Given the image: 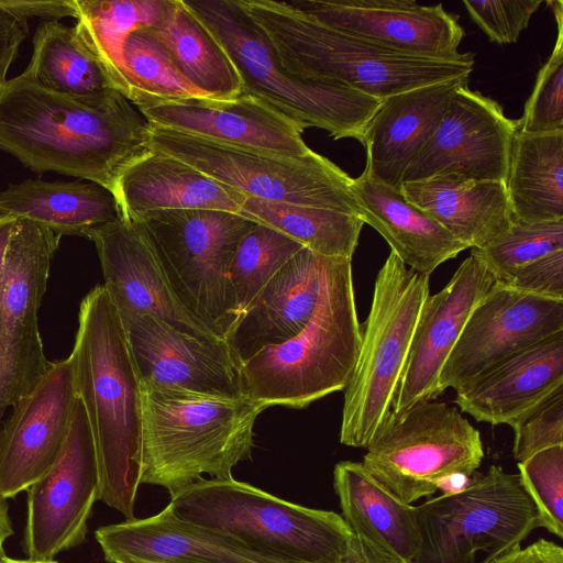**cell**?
<instances>
[{"label": "cell", "mask_w": 563, "mask_h": 563, "mask_svg": "<svg viewBox=\"0 0 563 563\" xmlns=\"http://www.w3.org/2000/svg\"><path fill=\"white\" fill-rule=\"evenodd\" d=\"M62 236L18 219L0 283V427L5 410L30 393L49 367L37 311Z\"/></svg>", "instance_id": "4fadbf2b"}, {"label": "cell", "mask_w": 563, "mask_h": 563, "mask_svg": "<svg viewBox=\"0 0 563 563\" xmlns=\"http://www.w3.org/2000/svg\"><path fill=\"white\" fill-rule=\"evenodd\" d=\"M121 217L177 209H212L241 214L245 196L162 152L150 150L119 175L112 191Z\"/></svg>", "instance_id": "83f0119b"}, {"label": "cell", "mask_w": 563, "mask_h": 563, "mask_svg": "<svg viewBox=\"0 0 563 563\" xmlns=\"http://www.w3.org/2000/svg\"><path fill=\"white\" fill-rule=\"evenodd\" d=\"M541 3V0L463 1L471 19L497 44L516 43Z\"/></svg>", "instance_id": "7bdbcfd3"}, {"label": "cell", "mask_w": 563, "mask_h": 563, "mask_svg": "<svg viewBox=\"0 0 563 563\" xmlns=\"http://www.w3.org/2000/svg\"><path fill=\"white\" fill-rule=\"evenodd\" d=\"M142 386L243 396L240 363L224 340H201L142 316L122 323Z\"/></svg>", "instance_id": "ffe728a7"}, {"label": "cell", "mask_w": 563, "mask_h": 563, "mask_svg": "<svg viewBox=\"0 0 563 563\" xmlns=\"http://www.w3.org/2000/svg\"><path fill=\"white\" fill-rule=\"evenodd\" d=\"M489 563H563L561 545L539 539L527 548L517 544Z\"/></svg>", "instance_id": "7dc6e473"}, {"label": "cell", "mask_w": 563, "mask_h": 563, "mask_svg": "<svg viewBox=\"0 0 563 563\" xmlns=\"http://www.w3.org/2000/svg\"><path fill=\"white\" fill-rule=\"evenodd\" d=\"M69 358L95 441L98 500L134 519L142 474L143 391L124 327L103 285L80 303Z\"/></svg>", "instance_id": "7a4b0ae2"}, {"label": "cell", "mask_w": 563, "mask_h": 563, "mask_svg": "<svg viewBox=\"0 0 563 563\" xmlns=\"http://www.w3.org/2000/svg\"><path fill=\"white\" fill-rule=\"evenodd\" d=\"M479 431L456 408L435 400L390 410L366 446L362 465L410 505L453 477H470L484 459Z\"/></svg>", "instance_id": "30bf717a"}, {"label": "cell", "mask_w": 563, "mask_h": 563, "mask_svg": "<svg viewBox=\"0 0 563 563\" xmlns=\"http://www.w3.org/2000/svg\"><path fill=\"white\" fill-rule=\"evenodd\" d=\"M0 563H59V562H57L55 560L12 559V558L4 555L0 560Z\"/></svg>", "instance_id": "f907efd6"}, {"label": "cell", "mask_w": 563, "mask_h": 563, "mask_svg": "<svg viewBox=\"0 0 563 563\" xmlns=\"http://www.w3.org/2000/svg\"><path fill=\"white\" fill-rule=\"evenodd\" d=\"M328 260L302 247L254 297L224 339L240 365L261 350L290 340L308 323Z\"/></svg>", "instance_id": "cb8c5ba5"}, {"label": "cell", "mask_w": 563, "mask_h": 563, "mask_svg": "<svg viewBox=\"0 0 563 563\" xmlns=\"http://www.w3.org/2000/svg\"><path fill=\"white\" fill-rule=\"evenodd\" d=\"M184 2L220 42L242 80L243 91L266 101L303 129L325 130L334 140L362 141L384 100L329 78L288 71L238 0Z\"/></svg>", "instance_id": "52a82bcc"}, {"label": "cell", "mask_w": 563, "mask_h": 563, "mask_svg": "<svg viewBox=\"0 0 563 563\" xmlns=\"http://www.w3.org/2000/svg\"><path fill=\"white\" fill-rule=\"evenodd\" d=\"M167 0H73L75 30L104 68L114 88L128 99L130 90L122 71V48L128 36L154 25Z\"/></svg>", "instance_id": "e575fe53"}, {"label": "cell", "mask_w": 563, "mask_h": 563, "mask_svg": "<svg viewBox=\"0 0 563 563\" xmlns=\"http://www.w3.org/2000/svg\"><path fill=\"white\" fill-rule=\"evenodd\" d=\"M173 514L247 548L301 563H365L343 517L250 484L201 478L172 497Z\"/></svg>", "instance_id": "8992f818"}, {"label": "cell", "mask_w": 563, "mask_h": 563, "mask_svg": "<svg viewBox=\"0 0 563 563\" xmlns=\"http://www.w3.org/2000/svg\"><path fill=\"white\" fill-rule=\"evenodd\" d=\"M430 276L408 268L389 253L379 268L371 308L361 324L357 360L346 387L340 442L368 445L391 410L422 305L430 294Z\"/></svg>", "instance_id": "ba28073f"}, {"label": "cell", "mask_w": 563, "mask_h": 563, "mask_svg": "<svg viewBox=\"0 0 563 563\" xmlns=\"http://www.w3.org/2000/svg\"><path fill=\"white\" fill-rule=\"evenodd\" d=\"M333 487L365 563L411 561L418 548L413 506L390 494L358 462H339Z\"/></svg>", "instance_id": "4316f807"}, {"label": "cell", "mask_w": 563, "mask_h": 563, "mask_svg": "<svg viewBox=\"0 0 563 563\" xmlns=\"http://www.w3.org/2000/svg\"><path fill=\"white\" fill-rule=\"evenodd\" d=\"M122 71L129 100L140 106L190 98H207L178 71L166 48L153 32H132L122 48Z\"/></svg>", "instance_id": "74e56055"}, {"label": "cell", "mask_w": 563, "mask_h": 563, "mask_svg": "<svg viewBox=\"0 0 563 563\" xmlns=\"http://www.w3.org/2000/svg\"><path fill=\"white\" fill-rule=\"evenodd\" d=\"M238 1L288 71L329 78L377 99L470 77L474 68L472 52L454 58L411 55L324 25L288 1Z\"/></svg>", "instance_id": "3957f363"}, {"label": "cell", "mask_w": 563, "mask_h": 563, "mask_svg": "<svg viewBox=\"0 0 563 563\" xmlns=\"http://www.w3.org/2000/svg\"><path fill=\"white\" fill-rule=\"evenodd\" d=\"M460 85L435 132L412 159L404 180L454 175L506 183L519 120L494 99Z\"/></svg>", "instance_id": "2e32d148"}, {"label": "cell", "mask_w": 563, "mask_h": 563, "mask_svg": "<svg viewBox=\"0 0 563 563\" xmlns=\"http://www.w3.org/2000/svg\"><path fill=\"white\" fill-rule=\"evenodd\" d=\"M521 485L538 511L539 528L563 538V445L517 464Z\"/></svg>", "instance_id": "60d3db41"}, {"label": "cell", "mask_w": 563, "mask_h": 563, "mask_svg": "<svg viewBox=\"0 0 563 563\" xmlns=\"http://www.w3.org/2000/svg\"><path fill=\"white\" fill-rule=\"evenodd\" d=\"M85 238L96 246L103 286L122 323L150 316L197 339L223 340L185 309L133 221L121 217L89 230Z\"/></svg>", "instance_id": "ac0fdd59"}, {"label": "cell", "mask_w": 563, "mask_h": 563, "mask_svg": "<svg viewBox=\"0 0 563 563\" xmlns=\"http://www.w3.org/2000/svg\"><path fill=\"white\" fill-rule=\"evenodd\" d=\"M288 3L318 22L411 55L454 58L464 30L442 3L411 0H295Z\"/></svg>", "instance_id": "d6986e66"}, {"label": "cell", "mask_w": 563, "mask_h": 563, "mask_svg": "<svg viewBox=\"0 0 563 563\" xmlns=\"http://www.w3.org/2000/svg\"><path fill=\"white\" fill-rule=\"evenodd\" d=\"M351 189L364 224L374 228L408 268L430 276L442 263L467 250L400 189L365 170L353 178Z\"/></svg>", "instance_id": "f1b7e54d"}, {"label": "cell", "mask_w": 563, "mask_h": 563, "mask_svg": "<svg viewBox=\"0 0 563 563\" xmlns=\"http://www.w3.org/2000/svg\"><path fill=\"white\" fill-rule=\"evenodd\" d=\"M95 537L109 563H301L184 521L168 505L145 519L101 527Z\"/></svg>", "instance_id": "603a6c76"}, {"label": "cell", "mask_w": 563, "mask_h": 563, "mask_svg": "<svg viewBox=\"0 0 563 563\" xmlns=\"http://www.w3.org/2000/svg\"><path fill=\"white\" fill-rule=\"evenodd\" d=\"M18 219L0 214V283L3 276L8 247Z\"/></svg>", "instance_id": "c3c4849f"}, {"label": "cell", "mask_w": 563, "mask_h": 563, "mask_svg": "<svg viewBox=\"0 0 563 563\" xmlns=\"http://www.w3.org/2000/svg\"><path fill=\"white\" fill-rule=\"evenodd\" d=\"M563 249V219L526 222L514 219L504 233L479 249H472L496 282L506 283L514 273L541 256Z\"/></svg>", "instance_id": "f35d334b"}, {"label": "cell", "mask_w": 563, "mask_h": 563, "mask_svg": "<svg viewBox=\"0 0 563 563\" xmlns=\"http://www.w3.org/2000/svg\"><path fill=\"white\" fill-rule=\"evenodd\" d=\"M563 385V331H559L455 389L454 404L478 422L510 424Z\"/></svg>", "instance_id": "484cf974"}, {"label": "cell", "mask_w": 563, "mask_h": 563, "mask_svg": "<svg viewBox=\"0 0 563 563\" xmlns=\"http://www.w3.org/2000/svg\"><path fill=\"white\" fill-rule=\"evenodd\" d=\"M148 145L246 197L358 216L351 189L353 178L313 151L302 157H290L152 124Z\"/></svg>", "instance_id": "7c38bea8"}, {"label": "cell", "mask_w": 563, "mask_h": 563, "mask_svg": "<svg viewBox=\"0 0 563 563\" xmlns=\"http://www.w3.org/2000/svg\"><path fill=\"white\" fill-rule=\"evenodd\" d=\"M512 454L523 462L545 449L563 445V385L523 411L509 424Z\"/></svg>", "instance_id": "b9f144b4"}, {"label": "cell", "mask_w": 563, "mask_h": 563, "mask_svg": "<svg viewBox=\"0 0 563 563\" xmlns=\"http://www.w3.org/2000/svg\"><path fill=\"white\" fill-rule=\"evenodd\" d=\"M141 484L165 487L170 497L208 474L233 478L252 454L254 423L267 405L247 397L224 398L142 386Z\"/></svg>", "instance_id": "277c9868"}, {"label": "cell", "mask_w": 563, "mask_h": 563, "mask_svg": "<svg viewBox=\"0 0 563 563\" xmlns=\"http://www.w3.org/2000/svg\"><path fill=\"white\" fill-rule=\"evenodd\" d=\"M399 189L471 250L484 246L514 221L504 181L445 175L402 181Z\"/></svg>", "instance_id": "f546056e"}, {"label": "cell", "mask_w": 563, "mask_h": 563, "mask_svg": "<svg viewBox=\"0 0 563 563\" xmlns=\"http://www.w3.org/2000/svg\"><path fill=\"white\" fill-rule=\"evenodd\" d=\"M137 109L152 125L218 143L290 157L312 152L302 139L301 125L245 91L228 99L190 98Z\"/></svg>", "instance_id": "7402d4cb"}, {"label": "cell", "mask_w": 563, "mask_h": 563, "mask_svg": "<svg viewBox=\"0 0 563 563\" xmlns=\"http://www.w3.org/2000/svg\"><path fill=\"white\" fill-rule=\"evenodd\" d=\"M77 394L69 356L51 362L0 427V495L12 498L44 476L66 443Z\"/></svg>", "instance_id": "e0dca14e"}, {"label": "cell", "mask_w": 563, "mask_h": 563, "mask_svg": "<svg viewBox=\"0 0 563 563\" xmlns=\"http://www.w3.org/2000/svg\"><path fill=\"white\" fill-rule=\"evenodd\" d=\"M361 342L352 260L329 257L314 312L290 340L267 346L240 366L243 396L297 409L343 390Z\"/></svg>", "instance_id": "5b68a950"}, {"label": "cell", "mask_w": 563, "mask_h": 563, "mask_svg": "<svg viewBox=\"0 0 563 563\" xmlns=\"http://www.w3.org/2000/svg\"><path fill=\"white\" fill-rule=\"evenodd\" d=\"M495 278L474 255L465 258L449 283L426 298L412 336L407 362L395 391L393 411L443 394L441 371L456 344L466 320L490 289Z\"/></svg>", "instance_id": "44dd1931"}, {"label": "cell", "mask_w": 563, "mask_h": 563, "mask_svg": "<svg viewBox=\"0 0 563 563\" xmlns=\"http://www.w3.org/2000/svg\"><path fill=\"white\" fill-rule=\"evenodd\" d=\"M418 548L409 563H489L539 528L518 474L492 465L470 485L413 507Z\"/></svg>", "instance_id": "9c48e42d"}, {"label": "cell", "mask_w": 563, "mask_h": 563, "mask_svg": "<svg viewBox=\"0 0 563 563\" xmlns=\"http://www.w3.org/2000/svg\"><path fill=\"white\" fill-rule=\"evenodd\" d=\"M547 3L554 13L558 37L550 57L538 73L519 120V130L527 133L563 130V2Z\"/></svg>", "instance_id": "ab89813d"}, {"label": "cell", "mask_w": 563, "mask_h": 563, "mask_svg": "<svg viewBox=\"0 0 563 563\" xmlns=\"http://www.w3.org/2000/svg\"><path fill=\"white\" fill-rule=\"evenodd\" d=\"M302 247L257 222L242 236L228 274V312L233 325L275 273Z\"/></svg>", "instance_id": "8d00e7d4"}, {"label": "cell", "mask_w": 563, "mask_h": 563, "mask_svg": "<svg viewBox=\"0 0 563 563\" xmlns=\"http://www.w3.org/2000/svg\"><path fill=\"white\" fill-rule=\"evenodd\" d=\"M150 130L118 90L76 98L21 73L0 91V151L35 173L73 176L111 192L121 172L151 150Z\"/></svg>", "instance_id": "6da1fadb"}, {"label": "cell", "mask_w": 563, "mask_h": 563, "mask_svg": "<svg viewBox=\"0 0 563 563\" xmlns=\"http://www.w3.org/2000/svg\"><path fill=\"white\" fill-rule=\"evenodd\" d=\"M13 534L7 499L0 495V560L5 555L4 543Z\"/></svg>", "instance_id": "681fc988"}, {"label": "cell", "mask_w": 563, "mask_h": 563, "mask_svg": "<svg viewBox=\"0 0 563 563\" xmlns=\"http://www.w3.org/2000/svg\"><path fill=\"white\" fill-rule=\"evenodd\" d=\"M0 7L25 20L40 18L44 21H59L65 16L76 18L73 0H0Z\"/></svg>", "instance_id": "bcb514c9"}, {"label": "cell", "mask_w": 563, "mask_h": 563, "mask_svg": "<svg viewBox=\"0 0 563 563\" xmlns=\"http://www.w3.org/2000/svg\"><path fill=\"white\" fill-rule=\"evenodd\" d=\"M467 80L454 78L384 99L361 141L366 152L364 170L399 189L410 163L439 126L455 89Z\"/></svg>", "instance_id": "d4e9b609"}, {"label": "cell", "mask_w": 563, "mask_h": 563, "mask_svg": "<svg viewBox=\"0 0 563 563\" xmlns=\"http://www.w3.org/2000/svg\"><path fill=\"white\" fill-rule=\"evenodd\" d=\"M506 189L514 219H563V130L515 134Z\"/></svg>", "instance_id": "d6a6232c"}, {"label": "cell", "mask_w": 563, "mask_h": 563, "mask_svg": "<svg viewBox=\"0 0 563 563\" xmlns=\"http://www.w3.org/2000/svg\"><path fill=\"white\" fill-rule=\"evenodd\" d=\"M241 214L325 257L352 260L364 225L357 214L246 196L241 205Z\"/></svg>", "instance_id": "d590c367"}, {"label": "cell", "mask_w": 563, "mask_h": 563, "mask_svg": "<svg viewBox=\"0 0 563 563\" xmlns=\"http://www.w3.org/2000/svg\"><path fill=\"white\" fill-rule=\"evenodd\" d=\"M99 487L95 441L85 408L77 398L59 457L27 489L24 550L29 559L54 560L59 552L84 542Z\"/></svg>", "instance_id": "5bb4252c"}, {"label": "cell", "mask_w": 563, "mask_h": 563, "mask_svg": "<svg viewBox=\"0 0 563 563\" xmlns=\"http://www.w3.org/2000/svg\"><path fill=\"white\" fill-rule=\"evenodd\" d=\"M505 284L531 295L563 300V249L521 266Z\"/></svg>", "instance_id": "ee69618b"}, {"label": "cell", "mask_w": 563, "mask_h": 563, "mask_svg": "<svg viewBox=\"0 0 563 563\" xmlns=\"http://www.w3.org/2000/svg\"><path fill=\"white\" fill-rule=\"evenodd\" d=\"M23 73L48 90L76 98H93L117 90L75 27L59 21L38 24L32 56Z\"/></svg>", "instance_id": "836d02e7"}, {"label": "cell", "mask_w": 563, "mask_h": 563, "mask_svg": "<svg viewBox=\"0 0 563 563\" xmlns=\"http://www.w3.org/2000/svg\"><path fill=\"white\" fill-rule=\"evenodd\" d=\"M131 221L185 309L224 340L233 325L228 312L229 267L240 240L256 222L212 209L153 211Z\"/></svg>", "instance_id": "8fae6325"}, {"label": "cell", "mask_w": 563, "mask_h": 563, "mask_svg": "<svg viewBox=\"0 0 563 563\" xmlns=\"http://www.w3.org/2000/svg\"><path fill=\"white\" fill-rule=\"evenodd\" d=\"M563 331V300L496 282L476 305L439 377L454 390L539 341Z\"/></svg>", "instance_id": "9a60e30c"}, {"label": "cell", "mask_w": 563, "mask_h": 563, "mask_svg": "<svg viewBox=\"0 0 563 563\" xmlns=\"http://www.w3.org/2000/svg\"><path fill=\"white\" fill-rule=\"evenodd\" d=\"M148 29L178 71L205 97L228 99L243 91L242 80L224 48L184 0H167L159 20Z\"/></svg>", "instance_id": "1f68e13d"}, {"label": "cell", "mask_w": 563, "mask_h": 563, "mask_svg": "<svg viewBox=\"0 0 563 563\" xmlns=\"http://www.w3.org/2000/svg\"><path fill=\"white\" fill-rule=\"evenodd\" d=\"M29 35L27 20L0 7V91L20 46Z\"/></svg>", "instance_id": "f6af8a7d"}, {"label": "cell", "mask_w": 563, "mask_h": 563, "mask_svg": "<svg viewBox=\"0 0 563 563\" xmlns=\"http://www.w3.org/2000/svg\"><path fill=\"white\" fill-rule=\"evenodd\" d=\"M0 214L41 224L54 233L85 234L117 221L121 212L111 191L81 179H25L0 190Z\"/></svg>", "instance_id": "4dcf8cb0"}]
</instances>
